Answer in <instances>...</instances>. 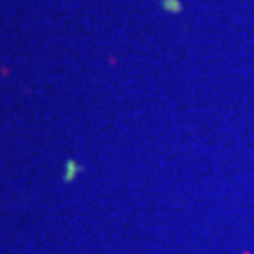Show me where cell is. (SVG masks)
<instances>
[{"instance_id":"2","label":"cell","mask_w":254,"mask_h":254,"mask_svg":"<svg viewBox=\"0 0 254 254\" xmlns=\"http://www.w3.org/2000/svg\"><path fill=\"white\" fill-rule=\"evenodd\" d=\"M66 168H68V172H66V177H64V179H66V181H72L73 175H75V173H77V170H79V166H77L75 162H72V160H70Z\"/></svg>"},{"instance_id":"1","label":"cell","mask_w":254,"mask_h":254,"mask_svg":"<svg viewBox=\"0 0 254 254\" xmlns=\"http://www.w3.org/2000/svg\"><path fill=\"white\" fill-rule=\"evenodd\" d=\"M160 6H162V9H166L168 13H181V9H183L179 0H162Z\"/></svg>"}]
</instances>
